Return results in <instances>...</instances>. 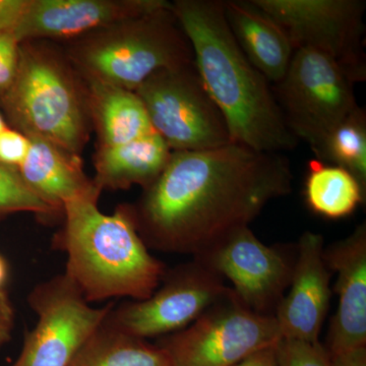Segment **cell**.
<instances>
[{
    "label": "cell",
    "mask_w": 366,
    "mask_h": 366,
    "mask_svg": "<svg viewBox=\"0 0 366 366\" xmlns=\"http://www.w3.org/2000/svg\"><path fill=\"white\" fill-rule=\"evenodd\" d=\"M292 182L281 153L235 143L172 152L132 209L148 249L197 257L249 227L269 202L291 194Z\"/></svg>",
    "instance_id": "obj_1"
},
{
    "label": "cell",
    "mask_w": 366,
    "mask_h": 366,
    "mask_svg": "<svg viewBox=\"0 0 366 366\" xmlns=\"http://www.w3.org/2000/svg\"><path fill=\"white\" fill-rule=\"evenodd\" d=\"M172 11L187 35L204 89L227 124L231 143L252 150H293L271 84L243 54L221 0H177Z\"/></svg>",
    "instance_id": "obj_2"
},
{
    "label": "cell",
    "mask_w": 366,
    "mask_h": 366,
    "mask_svg": "<svg viewBox=\"0 0 366 366\" xmlns=\"http://www.w3.org/2000/svg\"><path fill=\"white\" fill-rule=\"evenodd\" d=\"M98 199L86 197L64 207L66 225L55 243L67 255L66 274L89 303L150 297L165 266L139 236L132 206L122 204L106 215Z\"/></svg>",
    "instance_id": "obj_3"
},
{
    "label": "cell",
    "mask_w": 366,
    "mask_h": 366,
    "mask_svg": "<svg viewBox=\"0 0 366 366\" xmlns=\"http://www.w3.org/2000/svg\"><path fill=\"white\" fill-rule=\"evenodd\" d=\"M0 105L14 129L28 137L46 139L76 156L88 142L85 83L66 52L49 41L21 43L16 78L0 93Z\"/></svg>",
    "instance_id": "obj_4"
},
{
    "label": "cell",
    "mask_w": 366,
    "mask_h": 366,
    "mask_svg": "<svg viewBox=\"0 0 366 366\" xmlns=\"http://www.w3.org/2000/svg\"><path fill=\"white\" fill-rule=\"evenodd\" d=\"M66 54L81 79L132 92L160 69L194 61L172 2L71 41Z\"/></svg>",
    "instance_id": "obj_5"
},
{
    "label": "cell",
    "mask_w": 366,
    "mask_h": 366,
    "mask_svg": "<svg viewBox=\"0 0 366 366\" xmlns=\"http://www.w3.org/2000/svg\"><path fill=\"white\" fill-rule=\"evenodd\" d=\"M354 85L327 55L297 49L272 90L289 132L317 156L330 132L358 107Z\"/></svg>",
    "instance_id": "obj_6"
},
{
    "label": "cell",
    "mask_w": 366,
    "mask_h": 366,
    "mask_svg": "<svg viewBox=\"0 0 366 366\" xmlns=\"http://www.w3.org/2000/svg\"><path fill=\"white\" fill-rule=\"evenodd\" d=\"M152 127L172 152L202 151L231 143L227 124L192 64L152 74L136 91Z\"/></svg>",
    "instance_id": "obj_7"
},
{
    "label": "cell",
    "mask_w": 366,
    "mask_h": 366,
    "mask_svg": "<svg viewBox=\"0 0 366 366\" xmlns=\"http://www.w3.org/2000/svg\"><path fill=\"white\" fill-rule=\"evenodd\" d=\"M281 340L274 315L249 310L231 289L196 322L158 346L171 366H232Z\"/></svg>",
    "instance_id": "obj_8"
},
{
    "label": "cell",
    "mask_w": 366,
    "mask_h": 366,
    "mask_svg": "<svg viewBox=\"0 0 366 366\" xmlns=\"http://www.w3.org/2000/svg\"><path fill=\"white\" fill-rule=\"evenodd\" d=\"M288 36L295 50L327 55L354 83L366 79L363 0H252Z\"/></svg>",
    "instance_id": "obj_9"
},
{
    "label": "cell",
    "mask_w": 366,
    "mask_h": 366,
    "mask_svg": "<svg viewBox=\"0 0 366 366\" xmlns=\"http://www.w3.org/2000/svg\"><path fill=\"white\" fill-rule=\"evenodd\" d=\"M161 283L146 300L113 307L105 324L142 340L169 336L190 326L231 290L220 274L197 259L166 272Z\"/></svg>",
    "instance_id": "obj_10"
},
{
    "label": "cell",
    "mask_w": 366,
    "mask_h": 366,
    "mask_svg": "<svg viewBox=\"0 0 366 366\" xmlns=\"http://www.w3.org/2000/svg\"><path fill=\"white\" fill-rule=\"evenodd\" d=\"M28 302L37 324L26 333L20 356L11 366L71 365L114 307H91L66 273L36 285Z\"/></svg>",
    "instance_id": "obj_11"
},
{
    "label": "cell",
    "mask_w": 366,
    "mask_h": 366,
    "mask_svg": "<svg viewBox=\"0 0 366 366\" xmlns=\"http://www.w3.org/2000/svg\"><path fill=\"white\" fill-rule=\"evenodd\" d=\"M194 259L228 279L236 297L264 315H274L290 285L295 262L282 250L264 244L249 227L236 231Z\"/></svg>",
    "instance_id": "obj_12"
},
{
    "label": "cell",
    "mask_w": 366,
    "mask_h": 366,
    "mask_svg": "<svg viewBox=\"0 0 366 366\" xmlns=\"http://www.w3.org/2000/svg\"><path fill=\"white\" fill-rule=\"evenodd\" d=\"M170 6L166 0H29L14 32L21 42H71L118 21Z\"/></svg>",
    "instance_id": "obj_13"
},
{
    "label": "cell",
    "mask_w": 366,
    "mask_h": 366,
    "mask_svg": "<svg viewBox=\"0 0 366 366\" xmlns=\"http://www.w3.org/2000/svg\"><path fill=\"white\" fill-rule=\"evenodd\" d=\"M324 252L322 235L310 231L301 235L287 295L274 315L282 339L320 342L332 296Z\"/></svg>",
    "instance_id": "obj_14"
},
{
    "label": "cell",
    "mask_w": 366,
    "mask_h": 366,
    "mask_svg": "<svg viewBox=\"0 0 366 366\" xmlns=\"http://www.w3.org/2000/svg\"><path fill=\"white\" fill-rule=\"evenodd\" d=\"M329 269L338 274V307L327 337L329 354L366 347V226L324 252Z\"/></svg>",
    "instance_id": "obj_15"
},
{
    "label": "cell",
    "mask_w": 366,
    "mask_h": 366,
    "mask_svg": "<svg viewBox=\"0 0 366 366\" xmlns=\"http://www.w3.org/2000/svg\"><path fill=\"white\" fill-rule=\"evenodd\" d=\"M29 139L30 149L19 171L37 196L61 211L71 202L100 197L102 190L86 177L79 156L40 137Z\"/></svg>",
    "instance_id": "obj_16"
},
{
    "label": "cell",
    "mask_w": 366,
    "mask_h": 366,
    "mask_svg": "<svg viewBox=\"0 0 366 366\" xmlns=\"http://www.w3.org/2000/svg\"><path fill=\"white\" fill-rule=\"evenodd\" d=\"M223 9L243 54L271 85L279 83L295 51L283 29L252 0H224Z\"/></svg>",
    "instance_id": "obj_17"
},
{
    "label": "cell",
    "mask_w": 366,
    "mask_h": 366,
    "mask_svg": "<svg viewBox=\"0 0 366 366\" xmlns=\"http://www.w3.org/2000/svg\"><path fill=\"white\" fill-rule=\"evenodd\" d=\"M172 151L157 132L117 146L99 147L94 182L101 190L150 187L169 162Z\"/></svg>",
    "instance_id": "obj_18"
},
{
    "label": "cell",
    "mask_w": 366,
    "mask_h": 366,
    "mask_svg": "<svg viewBox=\"0 0 366 366\" xmlns=\"http://www.w3.org/2000/svg\"><path fill=\"white\" fill-rule=\"evenodd\" d=\"M83 81L99 147L117 146L156 132L136 92L93 79Z\"/></svg>",
    "instance_id": "obj_19"
},
{
    "label": "cell",
    "mask_w": 366,
    "mask_h": 366,
    "mask_svg": "<svg viewBox=\"0 0 366 366\" xmlns=\"http://www.w3.org/2000/svg\"><path fill=\"white\" fill-rule=\"evenodd\" d=\"M69 366H171V363L160 346L151 345L103 322Z\"/></svg>",
    "instance_id": "obj_20"
},
{
    "label": "cell",
    "mask_w": 366,
    "mask_h": 366,
    "mask_svg": "<svg viewBox=\"0 0 366 366\" xmlns=\"http://www.w3.org/2000/svg\"><path fill=\"white\" fill-rule=\"evenodd\" d=\"M305 201L317 215L329 219L350 216L365 201V190L349 171L320 161L310 162Z\"/></svg>",
    "instance_id": "obj_21"
},
{
    "label": "cell",
    "mask_w": 366,
    "mask_h": 366,
    "mask_svg": "<svg viewBox=\"0 0 366 366\" xmlns=\"http://www.w3.org/2000/svg\"><path fill=\"white\" fill-rule=\"evenodd\" d=\"M351 173L366 190V112L358 106L330 132L315 156Z\"/></svg>",
    "instance_id": "obj_22"
},
{
    "label": "cell",
    "mask_w": 366,
    "mask_h": 366,
    "mask_svg": "<svg viewBox=\"0 0 366 366\" xmlns=\"http://www.w3.org/2000/svg\"><path fill=\"white\" fill-rule=\"evenodd\" d=\"M18 212H31L51 217L64 213L35 194L16 168L0 164V216Z\"/></svg>",
    "instance_id": "obj_23"
},
{
    "label": "cell",
    "mask_w": 366,
    "mask_h": 366,
    "mask_svg": "<svg viewBox=\"0 0 366 366\" xmlns=\"http://www.w3.org/2000/svg\"><path fill=\"white\" fill-rule=\"evenodd\" d=\"M279 366H331L326 347L317 343L282 339L277 345Z\"/></svg>",
    "instance_id": "obj_24"
},
{
    "label": "cell",
    "mask_w": 366,
    "mask_h": 366,
    "mask_svg": "<svg viewBox=\"0 0 366 366\" xmlns=\"http://www.w3.org/2000/svg\"><path fill=\"white\" fill-rule=\"evenodd\" d=\"M21 43L14 31L0 33V93L6 91L16 78Z\"/></svg>",
    "instance_id": "obj_25"
},
{
    "label": "cell",
    "mask_w": 366,
    "mask_h": 366,
    "mask_svg": "<svg viewBox=\"0 0 366 366\" xmlns=\"http://www.w3.org/2000/svg\"><path fill=\"white\" fill-rule=\"evenodd\" d=\"M30 149V139L16 129L7 127L0 134V164L19 169Z\"/></svg>",
    "instance_id": "obj_26"
},
{
    "label": "cell",
    "mask_w": 366,
    "mask_h": 366,
    "mask_svg": "<svg viewBox=\"0 0 366 366\" xmlns=\"http://www.w3.org/2000/svg\"><path fill=\"white\" fill-rule=\"evenodd\" d=\"M28 4L29 0H0V33L16 30Z\"/></svg>",
    "instance_id": "obj_27"
},
{
    "label": "cell",
    "mask_w": 366,
    "mask_h": 366,
    "mask_svg": "<svg viewBox=\"0 0 366 366\" xmlns=\"http://www.w3.org/2000/svg\"><path fill=\"white\" fill-rule=\"evenodd\" d=\"M14 326V310L6 289L0 291V349L11 339Z\"/></svg>",
    "instance_id": "obj_28"
},
{
    "label": "cell",
    "mask_w": 366,
    "mask_h": 366,
    "mask_svg": "<svg viewBox=\"0 0 366 366\" xmlns=\"http://www.w3.org/2000/svg\"><path fill=\"white\" fill-rule=\"evenodd\" d=\"M331 366H366V347L329 354Z\"/></svg>",
    "instance_id": "obj_29"
},
{
    "label": "cell",
    "mask_w": 366,
    "mask_h": 366,
    "mask_svg": "<svg viewBox=\"0 0 366 366\" xmlns=\"http://www.w3.org/2000/svg\"><path fill=\"white\" fill-rule=\"evenodd\" d=\"M232 366H279L277 346L262 349Z\"/></svg>",
    "instance_id": "obj_30"
},
{
    "label": "cell",
    "mask_w": 366,
    "mask_h": 366,
    "mask_svg": "<svg viewBox=\"0 0 366 366\" xmlns=\"http://www.w3.org/2000/svg\"><path fill=\"white\" fill-rule=\"evenodd\" d=\"M7 278V264L4 257L0 255V291L4 290Z\"/></svg>",
    "instance_id": "obj_31"
},
{
    "label": "cell",
    "mask_w": 366,
    "mask_h": 366,
    "mask_svg": "<svg viewBox=\"0 0 366 366\" xmlns=\"http://www.w3.org/2000/svg\"><path fill=\"white\" fill-rule=\"evenodd\" d=\"M7 127H7L6 120L4 119V117H2L1 113H0V134H1L2 132L6 131Z\"/></svg>",
    "instance_id": "obj_32"
}]
</instances>
